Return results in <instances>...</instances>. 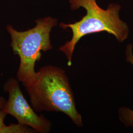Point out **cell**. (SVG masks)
<instances>
[{
    "label": "cell",
    "instance_id": "cell-1",
    "mask_svg": "<svg viewBox=\"0 0 133 133\" xmlns=\"http://www.w3.org/2000/svg\"><path fill=\"white\" fill-rule=\"evenodd\" d=\"M24 86L35 111L62 112L77 126H83L81 115L76 109L74 93L64 70L52 65L43 66L37 72L33 81Z\"/></svg>",
    "mask_w": 133,
    "mask_h": 133
},
{
    "label": "cell",
    "instance_id": "cell-2",
    "mask_svg": "<svg viewBox=\"0 0 133 133\" xmlns=\"http://www.w3.org/2000/svg\"><path fill=\"white\" fill-rule=\"evenodd\" d=\"M69 2L71 10L82 7L85 9L86 14L74 23L59 24L63 29H71L72 33L71 39L59 48V50L66 56L68 66L71 65L76 44L84 36L105 32L114 35L120 43L127 38L129 29L127 24L120 19V5L110 4L107 10H104L97 5L96 0H69Z\"/></svg>",
    "mask_w": 133,
    "mask_h": 133
},
{
    "label": "cell",
    "instance_id": "cell-3",
    "mask_svg": "<svg viewBox=\"0 0 133 133\" xmlns=\"http://www.w3.org/2000/svg\"><path fill=\"white\" fill-rule=\"evenodd\" d=\"M35 22V27L24 32L17 31L10 25L6 27L11 38L10 46L20 58L17 79L23 85L31 83L36 76L35 66L36 62L40 60L42 52L52 49L50 34L58 21L51 17H46L36 20Z\"/></svg>",
    "mask_w": 133,
    "mask_h": 133
},
{
    "label": "cell",
    "instance_id": "cell-4",
    "mask_svg": "<svg viewBox=\"0 0 133 133\" xmlns=\"http://www.w3.org/2000/svg\"><path fill=\"white\" fill-rule=\"evenodd\" d=\"M18 82L10 78L5 83L4 88L5 92L8 93L9 98L2 110L15 117L19 124L29 126L39 133L49 132L51 128V122L43 115L39 116L35 112L24 98Z\"/></svg>",
    "mask_w": 133,
    "mask_h": 133
},
{
    "label": "cell",
    "instance_id": "cell-5",
    "mask_svg": "<svg viewBox=\"0 0 133 133\" xmlns=\"http://www.w3.org/2000/svg\"><path fill=\"white\" fill-rule=\"evenodd\" d=\"M126 60L133 65V55L132 53V45L129 44L126 48ZM120 112L124 121L129 125H133V111L127 108H122Z\"/></svg>",
    "mask_w": 133,
    "mask_h": 133
},
{
    "label": "cell",
    "instance_id": "cell-6",
    "mask_svg": "<svg viewBox=\"0 0 133 133\" xmlns=\"http://www.w3.org/2000/svg\"><path fill=\"white\" fill-rule=\"evenodd\" d=\"M6 114L0 108V133H6L7 126L4 124V119Z\"/></svg>",
    "mask_w": 133,
    "mask_h": 133
},
{
    "label": "cell",
    "instance_id": "cell-7",
    "mask_svg": "<svg viewBox=\"0 0 133 133\" xmlns=\"http://www.w3.org/2000/svg\"><path fill=\"white\" fill-rule=\"evenodd\" d=\"M5 103L4 101V99L3 98H1L0 99V108H1L2 109H3V108L4 107V105H5Z\"/></svg>",
    "mask_w": 133,
    "mask_h": 133
}]
</instances>
